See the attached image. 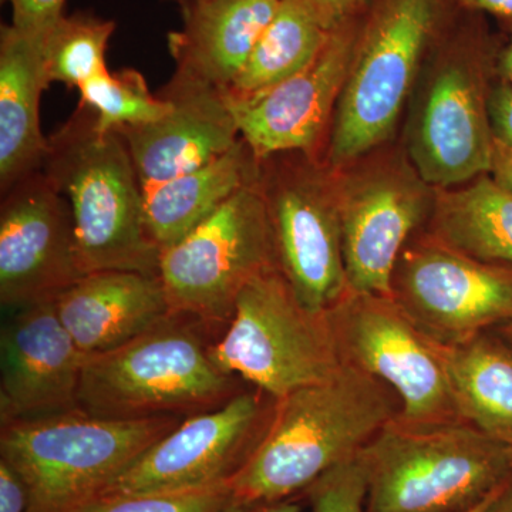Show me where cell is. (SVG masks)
<instances>
[{"label": "cell", "instance_id": "27", "mask_svg": "<svg viewBox=\"0 0 512 512\" xmlns=\"http://www.w3.org/2000/svg\"><path fill=\"white\" fill-rule=\"evenodd\" d=\"M80 106L96 114L101 131H120L161 119L170 103L148 89L143 74L134 69L97 74L79 87Z\"/></svg>", "mask_w": 512, "mask_h": 512}, {"label": "cell", "instance_id": "25", "mask_svg": "<svg viewBox=\"0 0 512 512\" xmlns=\"http://www.w3.org/2000/svg\"><path fill=\"white\" fill-rule=\"evenodd\" d=\"M332 26L299 0H281L242 72L229 87V100L264 93L315 59L328 43Z\"/></svg>", "mask_w": 512, "mask_h": 512}, {"label": "cell", "instance_id": "18", "mask_svg": "<svg viewBox=\"0 0 512 512\" xmlns=\"http://www.w3.org/2000/svg\"><path fill=\"white\" fill-rule=\"evenodd\" d=\"M157 94L170 103L167 114L119 131L143 190L211 163L241 140L227 94L218 87L175 72Z\"/></svg>", "mask_w": 512, "mask_h": 512}, {"label": "cell", "instance_id": "34", "mask_svg": "<svg viewBox=\"0 0 512 512\" xmlns=\"http://www.w3.org/2000/svg\"><path fill=\"white\" fill-rule=\"evenodd\" d=\"M299 498H286L278 501H242L229 498L217 512H301Z\"/></svg>", "mask_w": 512, "mask_h": 512}, {"label": "cell", "instance_id": "21", "mask_svg": "<svg viewBox=\"0 0 512 512\" xmlns=\"http://www.w3.org/2000/svg\"><path fill=\"white\" fill-rule=\"evenodd\" d=\"M49 79L39 39L0 28V192L42 170L47 137L40 126V100Z\"/></svg>", "mask_w": 512, "mask_h": 512}, {"label": "cell", "instance_id": "20", "mask_svg": "<svg viewBox=\"0 0 512 512\" xmlns=\"http://www.w3.org/2000/svg\"><path fill=\"white\" fill-rule=\"evenodd\" d=\"M281 0H183V28L168 33L175 72L227 92Z\"/></svg>", "mask_w": 512, "mask_h": 512}, {"label": "cell", "instance_id": "30", "mask_svg": "<svg viewBox=\"0 0 512 512\" xmlns=\"http://www.w3.org/2000/svg\"><path fill=\"white\" fill-rule=\"evenodd\" d=\"M12 6V23L16 29L40 36L64 15L66 0H5Z\"/></svg>", "mask_w": 512, "mask_h": 512}, {"label": "cell", "instance_id": "42", "mask_svg": "<svg viewBox=\"0 0 512 512\" xmlns=\"http://www.w3.org/2000/svg\"><path fill=\"white\" fill-rule=\"evenodd\" d=\"M177 2H181V0H177Z\"/></svg>", "mask_w": 512, "mask_h": 512}, {"label": "cell", "instance_id": "11", "mask_svg": "<svg viewBox=\"0 0 512 512\" xmlns=\"http://www.w3.org/2000/svg\"><path fill=\"white\" fill-rule=\"evenodd\" d=\"M295 154L258 161L256 183L279 271L306 308L328 312L350 292L333 174Z\"/></svg>", "mask_w": 512, "mask_h": 512}, {"label": "cell", "instance_id": "13", "mask_svg": "<svg viewBox=\"0 0 512 512\" xmlns=\"http://www.w3.org/2000/svg\"><path fill=\"white\" fill-rule=\"evenodd\" d=\"M275 404L274 397L254 387L218 409L185 417L100 497L180 493L231 483L264 439Z\"/></svg>", "mask_w": 512, "mask_h": 512}, {"label": "cell", "instance_id": "33", "mask_svg": "<svg viewBox=\"0 0 512 512\" xmlns=\"http://www.w3.org/2000/svg\"><path fill=\"white\" fill-rule=\"evenodd\" d=\"M299 2L315 10L320 18L335 28L343 20L362 12L370 0H299Z\"/></svg>", "mask_w": 512, "mask_h": 512}, {"label": "cell", "instance_id": "8", "mask_svg": "<svg viewBox=\"0 0 512 512\" xmlns=\"http://www.w3.org/2000/svg\"><path fill=\"white\" fill-rule=\"evenodd\" d=\"M211 356L222 372L275 400L326 382L343 366L328 312L306 308L278 268L242 289Z\"/></svg>", "mask_w": 512, "mask_h": 512}, {"label": "cell", "instance_id": "38", "mask_svg": "<svg viewBox=\"0 0 512 512\" xmlns=\"http://www.w3.org/2000/svg\"><path fill=\"white\" fill-rule=\"evenodd\" d=\"M497 73L503 82L512 84V36L507 45L501 47L497 59Z\"/></svg>", "mask_w": 512, "mask_h": 512}, {"label": "cell", "instance_id": "16", "mask_svg": "<svg viewBox=\"0 0 512 512\" xmlns=\"http://www.w3.org/2000/svg\"><path fill=\"white\" fill-rule=\"evenodd\" d=\"M363 10L336 25L301 72L249 99L227 97L239 136L256 160L289 153L315 157L348 77Z\"/></svg>", "mask_w": 512, "mask_h": 512}, {"label": "cell", "instance_id": "39", "mask_svg": "<svg viewBox=\"0 0 512 512\" xmlns=\"http://www.w3.org/2000/svg\"><path fill=\"white\" fill-rule=\"evenodd\" d=\"M498 335L503 336L504 339H507L508 342L512 343V322L503 326V328L498 329Z\"/></svg>", "mask_w": 512, "mask_h": 512}, {"label": "cell", "instance_id": "2", "mask_svg": "<svg viewBox=\"0 0 512 512\" xmlns=\"http://www.w3.org/2000/svg\"><path fill=\"white\" fill-rule=\"evenodd\" d=\"M42 170L72 208L84 275L158 276L161 252L148 231L143 187L119 131L99 130L94 111L79 104L47 137Z\"/></svg>", "mask_w": 512, "mask_h": 512}, {"label": "cell", "instance_id": "22", "mask_svg": "<svg viewBox=\"0 0 512 512\" xmlns=\"http://www.w3.org/2000/svg\"><path fill=\"white\" fill-rule=\"evenodd\" d=\"M256 174L258 160L241 138L211 163L143 190L148 231L160 252L190 234Z\"/></svg>", "mask_w": 512, "mask_h": 512}, {"label": "cell", "instance_id": "43", "mask_svg": "<svg viewBox=\"0 0 512 512\" xmlns=\"http://www.w3.org/2000/svg\"><path fill=\"white\" fill-rule=\"evenodd\" d=\"M181 2H183V0H181ZM181 2H180V3H181Z\"/></svg>", "mask_w": 512, "mask_h": 512}, {"label": "cell", "instance_id": "26", "mask_svg": "<svg viewBox=\"0 0 512 512\" xmlns=\"http://www.w3.org/2000/svg\"><path fill=\"white\" fill-rule=\"evenodd\" d=\"M114 30L113 20L79 12L63 15L37 36L50 84L79 89L97 74L107 72L106 52Z\"/></svg>", "mask_w": 512, "mask_h": 512}, {"label": "cell", "instance_id": "36", "mask_svg": "<svg viewBox=\"0 0 512 512\" xmlns=\"http://www.w3.org/2000/svg\"><path fill=\"white\" fill-rule=\"evenodd\" d=\"M491 177L512 194V147L495 141L493 170Z\"/></svg>", "mask_w": 512, "mask_h": 512}, {"label": "cell", "instance_id": "4", "mask_svg": "<svg viewBox=\"0 0 512 512\" xmlns=\"http://www.w3.org/2000/svg\"><path fill=\"white\" fill-rule=\"evenodd\" d=\"M457 0H370L332 124L328 161L338 173L392 134L421 60L456 16Z\"/></svg>", "mask_w": 512, "mask_h": 512}, {"label": "cell", "instance_id": "5", "mask_svg": "<svg viewBox=\"0 0 512 512\" xmlns=\"http://www.w3.org/2000/svg\"><path fill=\"white\" fill-rule=\"evenodd\" d=\"M183 417H94L82 409L13 421L0 430V458L25 484L28 512H80Z\"/></svg>", "mask_w": 512, "mask_h": 512}, {"label": "cell", "instance_id": "10", "mask_svg": "<svg viewBox=\"0 0 512 512\" xmlns=\"http://www.w3.org/2000/svg\"><path fill=\"white\" fill-rule=\"evenodd\" d=\"M343 365L389 386L402 410L397 421L417 429L464 423L444 345L430 338L390 296L350 291L328 311Z\"/></svg>", "mask_w": 512, "mask_h": 512}, {"label": "cell", "instance_id": "28", "mask_svg": "<svg viewBox=\"0 0 512 512\" xmlns=\"http://www.w3.org/2000/svg\"><path fill=\"white\" fill-rule=\"evenodd\" d=\"M229 498V484L180 493L109 495L80 512H217Z\"/></svg>", "mask_w": 512, "mask_h": 512}, {"label": "cell", "instance_id": "40", "mask_svg": "<svg viewBox=\"0 0 512 512\" xmlns=\"http://www.w3.org/2000/svg\"><path fill=\"white\" fill-rule=\"evenodd\" d=\"M501 487H503V485H501ZM495 493H497V491H495ZM494 494H491L490 497L487 498V500L483 501V503L481 504H478L477 507L471 508V510H468L466 512H483L485 510V507H487L488 503H490V500L491 498H493Z\"/></svg>", "mask_w": 512, "mask_h": 512}, {"label": "cell", "instance_id": "31", "mask_svg": "<svg viewBox=\"0 0 512 512\" xmlns=\"http://www.w3.org/2000/svg\"><path fill=\"white\" fill-rule=\"evenodd\" d=\"M488 114L494 140L512 147V84L501 80L500 84L490 90Z\"/></svg>", "mask_w": 512, "mask_h": 512}, {"label": "cell", "instance_id": "41", "mask_svg": "<svg viewBox=\"0 0 512 512\" xmlns=\"http://www.w3.org/2000/svg\"><path fill=\"white\" fill-rule=\"evenodd\" d=\"M508 456H510V464L512 468V447H508Z\"/></svg>", "mask_w": 512, "mask_h": 512}, {"label": "cell", "instance_id": "14", "mask_svg": "<svg viewBox=\"0 0 512 512\" xmlns=\"http://www.w3.org/2000/svg\"><path fill=\"white\" fill-rule=\"evenodd\" d=\"M332 174L350 291L392 298L397 261L433 210L430 187L402 164Z\"/></svg>", "mask_w": 512, "mask_h": 512}, {"label": "cell", "instance_id": "32", "mask_svg": "<svg viewBox=\"0 0 512 512\" xmlns=\"http://www.w3.org/2000/svg\"><path fill=\"white\" fill-rule=\"evenodd\" d=\"M0 512H28V493L19 474L0 458Z\"/></svg>", "mask_w": 512, "mask_h": 512}, {"label": "cell", "instance_id": "35", "mask_svg": "<svg viewBox=\"0 0 512 512\" xmlns=\"http://www.w3.org/2000/svg\"><path fill=\"white\" fill-rule=\"evenodd\" d=\"M461 9L497 20L512 36V0H457Z\"/></svg>", "mask_w": 512, "mask_h": 512}, {"label": "cell", "instance_id": "17", "mask_svg": "<svg viewBox=\"0 0 512 512\" xmlns=\"http://www.w3.org/2000/svg\"><path fill=\"white\" fill-rule=\"evenodd\" d=\"M86 356L55 301L16 309L0 336V426L79 409Z\"/></svg>", "mask_w": 512, "mask_h": 512}, {"label": "cell", "instance_id": "24", "mask_svg": "<svg viewBox=\"0 0 512 512\" xmlns=\"http://www.w3.org/2000/svg\"><path fill=\"white\" fill-rule=\"evenodd\" d=\"M430 232L457 251L512 265V194L491 174L458 190H437Z\"/></svg>", "mask_w": 512, "mask_h": 512}, {"label": "cell", "instance_id": "29", "mask_svg": "<svg viewBox=\"0 0 512 512\" xmlns=\"http://www.w3.org/2000/svg\"><path fill=\"white\" fill-rule=\"evenodd\" d=\"M367 477L359 456L332 468L302 495L312 512H366Z\"/></svg>", "mask_w": 512, "mask_h": 512}, {"label": "cell", "instance_id": "23", "mask_svg": "<svg viewBox=\"0 0 512 512\" xmlns=\"http://www.w3.org/2000/svg\"><path fill=\"white\" fill-rule=\"evenodd\" d=\"M444 359L464 423L512 447V343L485 332L444 345Z\"/></svg>", "mask_w": 512, "mask_h": 512}, {"label": "cell", "instance_id": "37", "mask_svg": "<svg viewBox=\"0 0 512 512\" xmlns=\"http://www.w3.org/2000/svg\"><path fill=\"white\" fill-rule=\"evenodd\" d=\"M483 512H512V476L498 488Z\"/></svg>", "mask_w": 512, "mask_h": 512}, {"label": "cell", "instance_id": "15", "mask_svg": "<svg viewBox=\"0 0 512 512\" xmlns=\"http://www.w3.org/2000/svg\"><path fill=\"white\" fill-rule=\"evenodd\" d=\"M84 276L72 208L43 170L2 194L0 302L16 309L55 301Z\"/></svg>", "mask_w": 512, "mask_h": 512}, {"label": "cell", "instance_id": "3", "mask_svg": "<svg viewBox=\"0 0 512 512\" xmlns=\"http://www.w3.org/2000/svg\"><path fill=\"white\" fill-rule=\"evenodd\" d=\"M211 326L170 312L109 352L87 355L79 409L101 419L190 417L237 396L241 379L222 372L211 356Z\"/></svg>", "mask_w": 512, "mask_h": 512}, {"label": "cell", "instance_id": "1", "mask_svg": "<svg viewBox=\"0 0 512 512\" xmlns=\"http://www.w3.org/2000/svg\"><path fill=\"white\" fill-rule=\"evenodd\" d=\"M400 410L389 386L349 365L295 390L276 400L264 439L229 483L232 498L302 497L323 474L359 456Z\"/></svg>", "mask_w": 512, "mask_h": 512}, {"label": "cell", "instance_id": "19", "mask_svg": "<svg viewBox=\"0 0 512 512\" xmlns=\"http://www.w3.org/2000/svg\"><path fill=\"white\" fill-rule=\"evenodd\" d=\"M55 305L84 355L119 348L171 312L160 278L130 271L84 275Z\"/></svg>", "mask_w": 512, "mask_h": 512}, {"label": "cell", "instance_id": "6", "mask_svg": "<svg viewBox=\"0 0 512 512\" xmlns=\"http://www.w3.org/2000/svg\"><path fill=\"white\" fill-rule=\"evenodd\" d=\"M360 457L366 512H466L512 476L508 447L467 423L417 429L396 419Z\"/></svg>", "mask_w": 512, "mask_h": 512}, {"label": "cell", "instance_id": "9", "mask_svg": "<svg viewBox=\"0 0 512 512\" xmlns=\"http://www.w3.org/2000/svg\"><path fill=\"white\" fill-rule=\"evenodd\" d=\"M271 268H278L274 239L255 178L161 251L158 278L171 312L228 325L242 289Z\"/></svg>", "mask_w": 512, "mask_h": 512}, {"label": "cell", "instance_id": "12", "mask_svg": "<svg viewBox=\"0 0 512 512\" xmlns=\"http://www.w3.org/2000/svg\"><path fill=\"white\" fill-rule=\"evenodd\" d=\"M392 298L430 338L458 345L512 322V265L480 261L429 232L403 249Z\"/></svg>", "mask_w": 512, "mask_h": 512}, {"label": "cell", "instance_id": "7", "mask_svg": "<svg viewBox=\"0 0 512 512\" xmlns=\"http://www.w3.org/2000/svg\"><path fill=\"white\" fill-rule=\"evenodd\" d=\"M464 13L466 20L454 16L434 46L439 59L410 141L414 170L436 190L471 183L493 170L485 76L497 69L501 47L484 15Z\"/></svg>", "mask_w": 512, "mask_h": 512}]
</instances>
